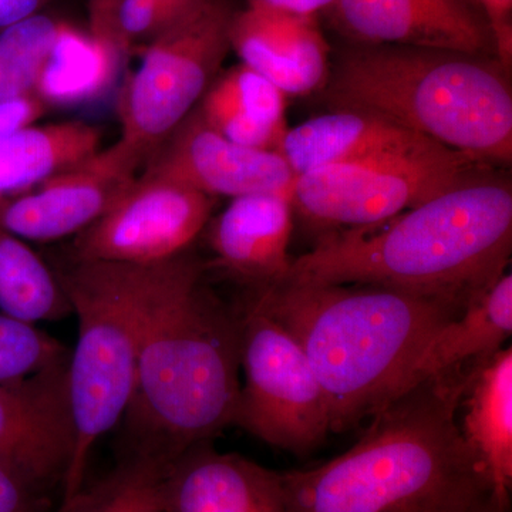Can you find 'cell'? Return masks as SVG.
Instances as JSON below:
<instances>
[{
  "instance_id": "7",
  "label": "cell",
  "mask_w": 512,
  "mask_h": 512,
  "mask_svg": "<svg viewBox=\"0 0 512 512\" xmlns=\"http://www.w3.org/2000/svg\"><path fill=\"white\" fill-rule=\"evenodd\" d=\"M234 15L227 0H207L147 45L120 101V141L144 163L218 76L231 50Z\"/></svg>"
},
{
  "instance_id": "25",
  "label": "cell",
  "mask_w": 512,
  "mask_h": 512,
  "mask_svg": "<svg viewBox=\"0 0 512 512\" xmlns=\"http://www.w3.org/2000/svg\"><path fill=\"white\" fill-rule=\"evenodd\" d=\"M167 464L130 453L106 477L83 485L56 512H167L161 491Z\"/></svg>"
},
{
  "instance_id": "22",
  "label": "cell",
  "mask_w": 512,
  "mask_h": 512,
  "mask_svg": "<svg viewBox=\"0 0 512 512\" xmlns=\"http://www.w3.org/2000/svg\"><path fill=\"white\" fill-rule=\"evenodd\" d=\"M100 128L90 124L29 126L0 140V200L29 191L100 150Z\"/></svg>"
},
{
  "instance_id": "30",
  "label": "cell",
  "mask_w": 512,
  "mask_h": 512,
  "mask_svg": "<svg viewBox=\"0 0 512 512\" xmlns=\"http://www.w3.org/2000/svg\"><path fill=\"white\" fill-rule=\"evenodd\" d=\"M490 25L497 59L505 69L512 62V0H477Z\"/></svg>"
},
{
  "instance_id": "13",
  "label": "cell",
  "mask_w": 512,
  "mask_h": 512,
  "mask_svg": "<svg viewBox=\"0 0 512 512\" xmlns=\"http://www.w3.org/2000/svg\"><path fill=\"white\" fill-rule=\"evenodd\" d=\"M325 13L346 43L497 57L477 0H336Z\"/></svg>"
},
{
  "instance_id": "21",
  "label": "cell",
  "mask_w": 512,
  "mask_h": 512,
  "mask_svg": "<svg viewBox=\"0 0 512 512\" xmlns=\"http://www.w3.org/2000/svg\"><path fill=\"white\" fill-rule=\"evenodd\" d=\"M286 94L245 64L212 82L198 106L202 119L239 146L281 154L289 127Z\"/></svg>"
},
{
  "instance_id": "11",
  "label": "cell",
  "mask_w": 512,
  "mask_h": 512,
  "mask_svg": "<svg viewBox=\"0 0 512 512\" xmlns=\"http://www.w3.org/2000/svg\"><path fill=\"white\" fill-rule=\"evenodd\" d=\"M143 175L212 198L276 194L291 200L298 177L282 154L239 146L222 136L202 119L198 107L154 148Z\"/></svg>"
},
{
  "instance_id": "33",
  "label": "cell",
  "mask_w": 512,
  "mask_h": 512,
  "mask_svg": "<svg viewBox=\"0 0 512 512\" xmlns=\"http://www.w3.org/2000/svg\"><path fill=\"white\" fill-rule=\"evenodd\" d=\"M335 2L336 0H248V6L295 15L316 16L318 13H325Z\"/></svg>"
},
{
  "instance_id": "19",
  "label": "cell",
  "mask_w": 512,
  "mask_h": 512,
  "mask_svg": "<svg viewBox=\"0 0 512 512\" xmlns=\"http://www.w3.org/2000/svg\"><path fill=\"white\" fill-rule=\"evenodd\" d=\"M461 434L483 467L490 494L510 505L512 487V349L498 350L473 369Z\"/></svg>"
},
{
  "instance_id": "24",
  "label": "cell",
  "mask_w": 512,
  "mask_h": 512,
  "mask_svg": "<svg viewBox=\"0 0 512 512\" xmlns=\"http://www.w3.org/2000/svg\"><path fill=\"white\" fill-rule=\"evenodd\" d=\"M0 311L25 322H55L72 313L55 269L0 227Z\"/></svg>"
},
{
  "instance_id": "10",
  "label": "cell",
  "mask_w": 512,
  "mask_h": 512,
  "mask_svg": "<svg viewBox=\"0 0 512 512\" xmlns=\"http://www.w3.org/2000/svg\"><path fill=\"white\" fill-rule=\"evenodd\" d=\"M215 198L141 175L103 215L74 237L73 261L154 265L190 251L210 222Z\"/></svg>"
},
{
  "instance_id": "14",
  "label": "cell",
  "mask_w": 512,
  "mask_h": 512,
  "mask_svg": "<svg viewBox=\"0 0 512 512\" xmlns=\"http://www.w3.org/2000/svg\"><path fill=\"white\" fill-rule=\"evenodd\" d=\"M67 362L0 384V458L60 494L73 453Z\"/></svg>"
},
{
  "instance_id": "35",
  "label": "cell",
  "mask_w": 512,
  "mask_h": 512,
  "mask_svg": "<svg viewBox=\"0 0 512 512\" xmlns=\"http://www.w3.org/2000/svg\"><path fill=\"white\" fill-rule=\"evenodd\" d=\"M510 505L500 503L493 494H488L470 512H508Z\"/></svg>"
},
{
  "instance_id": "15",
  "label": "cell",
  "mask_w": 512,
  "mask_h": 512,
  "mask_svg": "<svg viewBox=\"0 0 512 512\" xmlns=\"http://www.w3.org/2000/svg\"><path fill=\"white\" fill-rule=\"evenodd\" d=\"M167 512H293L281 471L197 444L165 466Z\"/></svg>"
},
{
  "instance_id": "2",
  "label": "cell",
  "mask_w": 512,
  "mask_h": 512,
  "mask_svg": "<svg viewBox=\"0 0 512 512\" xmlns=\"http://www.w3.org/2000/svg\"><path fill=\"white\" fill-rule=\"evenodd\" d=\"M511 245V183L484 170L389 220L326 232L284 281L380 286L466 308L505 274Z\"/></svg>"
},
{
  "instance_id": "31",
  "label": "cell",
  "mask_w": 512,
  "mask_h": 512,
  "mask_svg": "<svg viewBox=\"0 0 512 512\" xmlns=\"http://www.w3.org/2000/svg\"><path fill=\"white\" fill-rule=\"evenodd\" d=\"M45 104L37 96L0 100V140L29 126L45 113Z\"/></svg>"
},
{
  "instance_id": "23",
  "label": "cell",
  "mask_w": 512,
  "mask_h": 512,
  "mask_svg": "<svg viewBox=\"0 0 512 512\" xmlns=\"http://www.w3.org/2000/svg\"><path fill=\"white\" fill-rule=\"evenodd\" d=\"M120 55L117 47L63 23L35 96L45 106H77L97 99L113 83Z\"/></svg>"
},
{
  "instance_id": "20",
  "label": "cell",
  "mask_w": 512,
  "mask_h": 512,
  "mask_svg": "<svg viewBox=\"0 0 512 512\" xmlns=\"http://www.w3.org/2000/svg\"><path fill=\"white\" fill-rule=\"evenodd\" d=\"M511 333L512 275L505 272L434 333L413 367L409 389L430 377L485 362L503 349Z\"/></svg>"
},
{
  "instance_id": "4",
  "label": "cell",
  "mask_w": 512,
  "mask_h": 512,
  "mask_svg": "<svg viewBox=\"0 0 512 512\" xmlns=\"http://www.w3.org/2000/svg\"><path fill=\"white\" fill-rule=\"evenodd\" d=\"M244 303L301 345L329 404L330 433L356 429L409 390L420 353L463 306L372 285L282 281Z\"/></svg>"
},
{
  "instance_id": "28",
  "label": "cell",
  "mask_w": 512,
  "mask_h": 512,
  "mask_svg": "<svg viewBox=\"0 0 512 512\" xmlns=\"http://www.w3.org/2000/svg\"><path fill=\"white\" fill-rule=\"evenodd\" d=\"M198 6H183L167 0H120L114 16V35L120 52H127L138 42L150 45L178 19Z\"/></svg>"
},
{
  "instance_id": "34",
  "label": "cell",
  "mask_w": 512,
  "mask_h": 512,
  "mask_svg": "<svg viewBox=\"0 0 512 512\" xmlns=\"http://www.w3.org/2000/svg\"><path fill=\"white\" fill-rule=\"evenodd\" d=\"M52 0H0V30L37 15Z\"/></svg>"
},
{
  "instance_id": "26",
  "label": "cell",
  "mask_w": 512,
  "mask_h": 512,
  "mask_svg": "<svg viewBox=\"0 0 512 512\" xmlns=\"http://www.w3.org/2000/svg\"><path fill=\"white\" fill-rule=\"evenodd\" d=\"M63 23L37 13L0 30V100L35 96Z\"/></svg>"
},
{
  "instance_id": "27",
  "label": "cell",
  "mask_w": 512,
  "mask_h": 512,
  "mask_svg": "<svg viewBox=\"0 0 512 512\" xmlns=\"http://www.w3.org/2000/svg\"><path fill=\"white\" fill-rule=\"evenodd\" d=\"M69 355L62 342L33 323L0 312V384L28 379Z\"/></svg>"
},
{
  "instance_id": "32",
  "label": "cell",
  "mask_w": 512,
  "mask_h": 512,
  "mask_svg": "<svg viewBox=\"0 0 512 512\" xmlns=\"http://www.w3.org/2000/svg\"><path fill=\"white\" fill-rule=\"evenodd\" d=\"M119 3L120 0H89L90 33L117 49L114 16Z\"/></svg>"
},
{
  "instance_id": "18",
  "label": "cell",
  "mask_w": 512,
  "mask_h": 512,
  "mask_svg": "<svg viewBox=\"0 0 512 512\" xmlns=\"http://www.w3.org/2000/svg\"><path fill=\"white\" fill-rule=\"evenodd\" d=\"M430 138L357 110H330L289 128L282 157L296 175L328 165L360 163L392 157H431L450 153Z\"/></svg>"
},
{
  "instance_id": "29",
  "label": "cell",
  "mask_w": 512,
  "mask_h": 512,
  "mask_svg": "<svg viewBox=\"0 0 512 512\" xmlns=\"http://www.w3.org/2000/svg\"><path fill=\"white\" fill-rule=\"evenodd\" d=\"M52 493L0 458V512H53Z\"/></svg>"
},
{
  "instance_id": "5",
  "label": "cell",
  "mask_w": 512,
  "mask_h": 512,
  "mask_svg": "<svg viewBox=\"0 0 512 512\" xmlns=\"http://www.w3.org/2000/svg\"><path fill=\"white\" fill-rule=\"evenodd\" d=\"M322 89L330 110L376 114L478 163L511 164L510 70L497 57L345 43Z\"/></svg>"
},
{
  "instance_id": "3",
  "label": "cell",
  "mask_w": 512,
  "mask_h": 512,
  "mask_svg": "<svg viewBox=\"0 0 512 512\" xmlns=\"http://www.w3.org/2000/svg\"><path fill=\"white\" fill-rule=\"evenodd\" d=\"M474 366L423 380L370 419L355 446L281 471L293 512H470L490 484L457 423Z\"/></svg>"
},
{
  "instance_id": "36",
  "label": "cell",
  "mask_w": 512,
  "mask_h": 512,
  "mask_svg": "<svg viewBox=\"0 0 512 512\" xmlns=\"http://www.w3.org/2000/svg\"><path fill=\"white\" fill-rule=\"evenodd\" d=\"M167 2L178 3V5L183 6H198L204 3L205 0H167Z\"/></svg>"
},
{
  "instance_id": "9",
  "label": "cell",
  "mask_w": 512,
  "mask_h": 512,
  "mask_svg": "<svg viewBox=\"0 0 512 512\" xmlns=\"http://www.w3.org/2000/svg\"><path fill=\"white\" fill-rule=\"evenodd\" d=\"M488 168L457 151L328 165L296 177L292 207L306 221L329 231L366 227L417 207Z\"/></svg>"
},
{
  "instance_id": "16",
  "label": "cell",
  "mask_w": 512,
  "mask_h": 512,
  "mask_svg": "<svg viewBox=\"0 0 512 512\" xmlns=\"http://www.w3.org/2000/svg\"><path fill=\"white\" fill-rule=\"evenodd\" d=\"M229 40L242 64L286 96H305L328 80L330 47L316 16L248 6L235 12Z\"/></svg>"
},
{
  "instance_id": "17",
  "label": "cell",
  "mask_w": 512,
  "mask_h": 512,
  "mask_svg": "<svg viewBox=\"0 0 512 512\" xmlns=\"http://www.w3.org/2000/svg\"><path fill=\"white\" fill-rule=\"evenodd\" d=\"M292 229L291 198L276 194L232 198L210 227L214 265L247 286L248 292L279 284L292 264L288 255Z\"/></svg>"
},
{
  "instance_id": "8",
  "label": "cell",
  "mask_w": 512,
  "mask_h": 512,
  "mask_svg": "<svg viewBox=\"0 0 512 512\" xmlns=\"http://www.w3.org/2000/svg\"><path fill=\"white\" fill-rule=\"evenodd\" d=\"M239 389L234 424L269 446L312 453L330 433L329 404L301 345L275 319L242 302Z\"/></svg>"
},
{
  "instance_id": "6",
  "label": "cell",
  "mask_w": 512,
  "mask_h": 512,
  "mask_svg": "<svg viewBox=\"0 0 512 512\" xmlns=\"http://www.w3.org/2000/svg\"><path fill=\"white\" fill-rule=\"evenodd\" d=\"M160 265L66 258L53 268L79 326L76 348L67 362L73 453L60 504L83 487L94 447L127 412Z\"/></svg>"
},
{
  "instance_id": "12",
  "label": "cell",
  "mask_w": 512,
  "mask_h": 512,
  "mask_svg": "<svg viewBox=\"0 0 512 512\" xmlns=\"http://www.w3.org/2000/svg\"><path fill=\"white\" fill-rule=\"evenodd\" d=\"M143 164V158L119 140L47 178L35 191L0 200V227L23 241L76 237L119 200Z\"/></svg>"
},
{
  "instance_id": "1",
  "label": "cell",
  "mask_w": 512,
  "mask_h": 512,
  "mask_svg": "<svg viewBox=\"0 0 512 512\" xmlns=\"http://www.w3.org/2000/svg\"><path fill=\"white\" fill-rule=\"evenodd\" d=\"M191 251L161 262L123 420L130 453L170 463L234 424L241 315L205 279Z\"/></svg>"
}]
</instances>
